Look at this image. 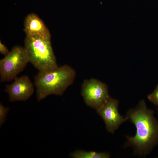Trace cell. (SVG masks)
<instances>
[{
  "label": "cell",
  "instance_id": "6da1fadb",
  "mask_svg": "<svg viewBox=\"0 0 158 158\" xmlns=\"http://www.w3.org/2000/svg\"><path fill=\"white\" fill-rule=\"evenodd\" d=\"M126 117L135 125L136 132L133 136H126L125 145L132 147L136 154L145 156L158 143V122L154 112L142 100L128 111Z\"/></svg>",
  "mask_w": 158,
  "mask_h": 158
},
{
  "label": "cell",
  "instance_id": "ba28073f",
  "mask_svg": "<svg viewBox=\"0 0 158 158\" xmlns=\"http://www.w3.org/2000/svg\"><path fill=\"white\" fill-rule=\"evenodd\" d=\"M24 30L26 36H39L51 38L48 28L42 20L34 13L29 14L26 17Z\"/></svg>",
  "mask_w": 158,
  "mask_h": 158
},
{
  "label": "cell",
  "instance_id": "7a4b0ae2",
  "mask_svg": "<svg viewBox=\"0 0 158 158\" xmlns=\"http://www.w3.org/2000/svg\"><path fill=\"white\" fill-rule=\"evenodd\" d=\"M75 70L64 65L54 69L39 72L34 77L37 100L40 101L51 95L61 96L73 83Z\"/></svg>",
  "mask_w": 158,
  "mask_h": 158
},
{
  "label": "cell",
  "instance_id": "30bf717a",
  "mask_svg": "<svg viewBox=\"0 0 158 158\" xmlns=\"http://www.w3.org/2000/svg\"><path fill=\"white\" fill-rule=\"evenodd\" d=\"M9 108L5 107L1 103H0V126L1 127L5 122Z\"/></svg>",
  "mask_w": 158,
  "mask_h": 158
},
{
  "label": "cell",
  "instance_id": "52a82bcc",
  "mask_svg": "<svg viewBox=\"0 0 158 158\" xmlns=\"http://www.w3.org/2000/svg\"><path fill=\"white\" fill-rule=\"evenodd\" d=\"M118 106V100L110 97L104 105L97 111L104 121L107 131L111 133H114L128 119L119 114Z\"/></svg>",
  "mask_w": 158,
  "mask_h": 158
},
{
  "label": "cell",
  "instance_id": "5b68a950",
  "mask_svg": "<svg viewBox=\"0 0 158 158\" xmlns=\"http://www.w3.org/2000/svg\"><path fill=\"white\" fill-rule=\"evenodd\" d=\"M81 94L86 104L97 111L110 97L107 85L93 78L84 80L82 85Z\"/></svg>",
  "mask_w": 158,
  "mask_h": 158
},
{
  "label": "cell",
  "instance_id": "7c38bea8",
  "mask_svg": "<svg viewBox=\"0 0 158 158\" xmlns=\"http://www.w3.org/2000/svg\"><path fill=\"white\" fill-rule=\"evenodd\" d=\"M9 51L7 47L0 41V52L5 56L7 55L9 53Z\"/></svg>",
  "mask_w": 158,
  "mask_h": 158
},
{
  "label": "cell",
  "instance_id": "8fae6325",
  "mask_svg": "<svg viewBox=\"0 0 158 158\" xmlns=\"http://www.w3.org/2000/svg\"><path fill=\"white\" fill-rule=\"evenodd\" d=\"M147 97L151 102L158 106V85L154 91L148 95Z\"/></svg>",
  "mask_w": 158,
  "mask_h": 158
},
{
  "label": "cell",
  "instance_id": "277c9868",
  "mask_svg": "<svg viewBox=\"0 0 158 158\" xmlns=\"http://www.w3.org/2000/svg\"><path fill=\"white\" fill-rule=\"evenodd\" d=\"M29 62L24 47L14 46L9 53L0 60V80L8 82L17 77Z\"/></svg>",
  "mask_w": 158,
  "mask_h": 158
},
{
  "label": "cell",
  "instance_id": "3957f363",
  "mask_svg": "<svg viewBox=\"0 0 158 158\" xmlns=\"http://www.w3.org/2000/svg\"><path fill=\"white\" fill-rule=\"evenodd\" d=\"M24 47L29 62L39 72L50 71L58 67L51 38L39 36H26Z\"/></svg>",
  "mask_w": 158,
  "mask_h": 158
},
{
  "label": "cell",
  "instance_id": "9c48e42d",
  "mask_svg": "<svg viewBox=\"0 0 158 158\" xmlns=\"http://www.w3.org/2000/svg\"><path fill=\"white\" fill-rule=\"evenodd\" d=\"M74 158H109L110 154L106 152H97L77 150L72 153L70 155Z\"/></svg>",
  "mask_w": 158,
  "mask_h": 158
},
{
  "label": "cell",
  "instance_id": "8992f818",
  "mask_svg": "<svg viewBox=\"0 0 158 158\" xmlns=\"http://www.w3.org/2000/svg\"><path fill=\"white\" fill-rule=\"evenodd\" d=\"M13 82L5 86V91L8 95L9 100L11 102L25 101L33 95L34 86L29 77L24 75L16 77Z\"/></svg>",
  "mask_w": 158,
  "mask_h": 158
}]
</instances>
